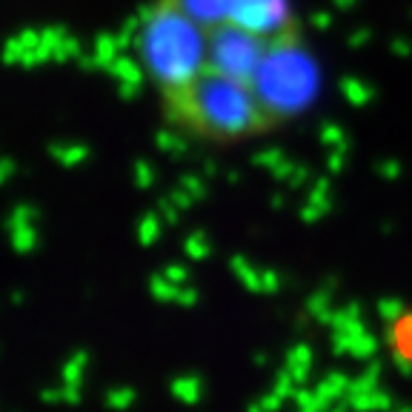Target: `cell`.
<instances>
[{
  "mask_svg": "<svg viewBox=\"0 0 412 412\" xmlns=\"http://www.w3.org/2000/svg\"><path fill=\"white\" fill-rule=\"evenodd\" d=\"M164 115L169 126L203 141H244L272 126L249 84L224 78L212 69L183 92L164 95Z\"/></svg>",
  "mask_w": 412,
  "mask_h": 412,
  "instance_id": "6da1fadb",
  "label": "cell"
},
{
  "mask_svg": "<svg viewBox=\"0 0 412 412\" xmlns=\"http://www.w3.org/2000/svg\"><path fill=\"white\" fill-rule=\"evenodd\" d=\"M132 49L161 95L189 89L210 69V32L166 0H155L141 9Z\"/></svg>",
  "mask_w": 412,
  "mask_h": 412,
  "instance_id": "7a4b0ae2",
  "label": "cell"
},
{
  "mask_svg": "<svg viewBox=\"0 0 412 412\" xmlns=\"http://www.w3.org/2000/svg\"><path fill=\"white\" fill-rule=\"evenodd\" d=\"M324 75L321 63L301 32L269 40L266 57L252 81L263 112L272 123H284L307 115L321 98Z\"/></svg>",
  "mask_w": 412,
  "mask_h": 412,
  "instance_id": "3957f363",
  "label": "cell"
},
{
  "mask_svg": "<svg viewBox=\"0 0 412 412\" xmlns=\"http://www.w3.org/2000/svg\"><path fill=\"white\" fill-rule=\"evenodd\" d=\"M266 49H269V40L235 23H224L210 32V69L224 78L252 86L258 69L266 57Z\"/></svg>",
  "mask_w": 412,
  "mask_h": 412,
  "instance_id": "277c9868",
  "label": "cell"
},
{
  "mask_svg": "<svg viewBox=\"0 0 412 412\" xmlns=\"http://www.w3.org/2000/svg\"><path fill=\"white\" fill-rule=\"evenodd\" d=\"M229 23L263 40H278V38L301 32L292 0H232Z\"/></svg>",
  "mask_w": 412,
  "mask_h": 412,
  "instance_id": "5b68a950",
  "label": "cell"
},
{
  "mask_svg": "<svg viewBox=\"0 0 412 412\" xmlns=\"http://www.w3.org/2000/svg\"><path fill=\"white\" fill-rule=\"evenodd\" d=\"M332 353L335 355H350L355 361H370L378 353V338L367 329L364 321L341 324L332 329Z\"/></svg>",
  "mask_w": 412,
  "mask_h": 412,
  "instance_id": "8992f818",
  "label": "cell"
},
{
  "mask_svg": "<svg viewBox=\"0 0 412 412\" xmlns=\"http://www.w3.org/2000/svg\"><path fill=\"white\" fill-rule=\"evenodd\" d=\"M166 4H172L181 15H186L206 32L229 23L232 15V0H166Z\"/></svg>",
  "mask_w": 412,
  "mask_h": 412,
  "instance_id": "52a82bcc",
  "label": "cell"
},
{
  "mask_svg": "<svg viewBox=\"0 0 412 412\" xmlns=\"http://www.w3.org/2000/svg\"><path fill=\"white\" fill-rule=\"evenodd\" d=\"M229 269L235 278L255 295H275L281 290V275L272 272V269H258L246 255H232Z\"/></svg>",
  "mask_w": 412,
  "mask_h": 412,
  "instance_id": "ba28073f",
  "label": "cell"
},
{
  "mask_svg": "<svg viewBox=\"0 0 412 412\" xmlns=\"http://www.w3.org/2000/svg\"><path fill=\"white\" fill-rule=\"evenodd\" d=\"M329 212H332V181L329 178H318V181H312L309 198L301 206V221L304 224H318Z\"/></svg>",
  "mask_w": 412,
  "mask_h": 412,
  "instance_id": "9c48e42d",
  "label": "cell"
},
{
  "mask_svg": "<svg viewBox=\"0 0 412 412\" xmlns=\"http://www.w3.org/2000/svg\"><path fill=\"white\" fill-rule=\"evenodd\" d=\"M149 292H152V298H155V301H161V304H178V307H195V304H198V298H200V292H198L192 284H189V287H178V284L166 281L161 272H158V275H152V281H149Z\"/></svg>",
  "mask_w": 412,
  "mask_h": 412,
  "instance_id": "30bf717a",
  "label": "cell"
},
{
  "mask_svg": "<svg viewBox=\"0 0 412 412\" xmlns=\"http://www.w3.org/2000/svg\"><path fill=\"white\" fill-rule=\"evenodd\" d=\"M109 69H112V75L120 81V95L126 101L141 95V84H144V69H141V63L132 60V57H126V55H118Z\"/></svg>",
  "mask_w": 412,
  "mask_h": 412,
  "instance_id": "8fae6325",
  "label": "cell"
},
{
  "mask_svg": "<svg viewBox=\"0 0 412 412\" xmlns=\"http://www.w3.org/2000/svg\"><path fill=\"white\" fill-rule=\"evenodd\" d=\"M312 364H315V355H312V347L309 343H295V347L287 353V358H284V370L304 387L307 384V378H309V372H312Z\"/></svg>",
  "mask_w": 412,
  "mask_h": 412,
  "instance_id": "7c38bea8",
  "label": "cell"
},
{
  "mask_svg": "<svg viewBox=\"0 0 412 412\" xmlns=\"http://www.w3.org/2000/svg\"><path fill=\"white\" fill-rule=\"evenodd\" d=\"M169 389H172V395L181 401V404H198L200 398H203V378L200 375H195V372H183V375H178V378H172V384H169Z\"/></svg>",
  "mask_w": 412,
  "mask_h": 412,
  "instance_id": "4fadbf2b",
  "label": "cell"
},
{
  "mask_svg": "<svg viewBox=\"0 0 412 412\" xmlns=\"http://www.w3.org/2000/svg\"><path fill=\"white\" fill-rule=\"evenodd\" d=\"M347 404L355 412H384L392 406V398L378 387V389H367V392H350Z\"/></svg>",
  "mask_w": 412,
  "mask_h": 412,
  "instance_id": "5bb4252c",
  "label": "cell"
},
{
  "mask_svg": "<svg viewBox=\"0 0 412 412\" xmlns=\"http://www.w3.org/2000/svg\"><path fill=\"white\" fill-rule=\"evenodd\" d=\"M350 384H353L350 375H343V372H329V375H324V378L315 384V389H318V395H321L324 401L338 404L341 398L350 395Z\"/></svg>",
  "mask_w": 412,
  "mask_h": 412,
  "instance_id": "9a60e30c",
  "label": "cell"
},
{
  "mask_svg": "<svg viewBox=\"0 0 412 412\" xmlns=\"http://www.w3.org/2000/svg\"><path fill=\"white\" fill-rule=\"evenodd\" d=\"M155 147L169 158H183L189 152V141H186V135L181 129H158Z\"/></svg>",
  "mask_w": 412,
  "mask_h": 412,
  "instance_id": "2e32d148",
  "label": "cell"
},
{
  "mask_svg": "<svg viewBox=\"0 0 412 412\" xmlns=\"http://www.w3.org/2000/svg\"><path fill=\"white\" fill-rule=\"evenodd\" d=\"M341 95L350 106H367V103L375 101V89L361 78H343L341 81Z\"/></svg>",
  "mask_w": 412,
  "mask_h": 412,
  "instance_id": "e0dca14e",
  "label": "cell"
},
{
  "mask_svg": "<svg viewBox=\"0 0 412 412\" xmlns=\"http://www.w3.org/2000/svg\"><path fill=\"white\" fill-rule=\"evenodd\" d=\"M183 252L189 261H206L212 258V241L203 229H192L186 238H183Z\"/></svg>",
  "mask_w": 412,
  "mask_h": 412,
  "instance_id": "ac0fdd59",
  "label": "cell"
},
{
  "mask_svg": "<svg viewBox=\"0 0 412 412\" xmlns=\"http://www.w3.org/2000/svg\"><path fill=\"white\" fill-rule=\"evenodd\" d=\"M164 218L158 212H147L141 221H137V241H141V246H155L164 235Z\"/></svg>",
  "mask_w": 412,
  "mask_h": 412,
  "instance_id": "d6986e66",
  "label": "cell"
},
{
  "mask_svg": "<svg viewBox=\"0 0 412 412\" xmlns=\"http://www.w3.org/2000/svg\"><path fill=\"white\" fill-rule=\"evenodd\" d=\"M290 161H292V158H290L287 152H281V149H261V152H255V155H252V164H255V166H261V169H266L272 178L278 175V172H281Z\"/></svg>",
  "mask_w": 412,
  "mask_h": 412,
  "instance_id": "ffe728a7",
  "label": "cell"
},
{
  "mask_svg": "<svg viewBox=\"0 0 412 412\" xmlns=\"http://www.w3.org/2000/svg\"><path fill=\"white\" fill-rule=\"evenodd\" d=\"M178 186H181L195 203H200V200L210 198V181H206L200 172H186V175H181V178H178Z\"/></svg>",
  "mask_w": 412,
  "mask_h": 412,
  "instance_id": "44dd1931",
  "label": "cell"
},
{
  "mask_svg": "<svg viewBox=\"0 0 412 412\" xmlns=\"http://www.w3.org/2000/svg\"><path fill=\"white\" fill-rule=\"evenodd\" d=\"M318 141H321L329 152H332V149H347V147H350L343 126H338V123H332V120H326V123L318 126Z\"/></svg>",
  "mask_w": 412,
  "mask_h": 412,
  "instance_id": "7402d4cb",
  "label": "cell"
},
{
  "mask_svg": "<svg viewBox=\"0 0 412 412\" xmlns=\"http://www.w3.org/2000/svg\"><path fill=\"white\" fill-rule=\"evenodd\" d=\"M292 401H295L298 412H326V409L332 406L329 401H324V398L318 395V389H315V387H312V389L298 387V392L292 395Z\"/></svg>",
  "mask_w": 412,
  "mask_h": 412,
  "instance_id": "603a6c76",
  "label": "cell"
},
{
  "mask_svg": "<svg viewBox=\"0 0 412 412\" xmlns=\"http://www.w3.org/2000/svg\"><path fill=\"white\" fill-rule=\"evenodd\" d=\"M332 309H335V307H332V292H329V290H321V292H315V295L307 301V315L315 318L318 324H324V321L329 318Z\"/></svg>",
  "mask_w": 412,
  "mask_h": 412,
  "instance_id": "cb8c5ba5",
  "label": "cell"
},
{
  "mask_svg": "<svg viewBox=\"0 0 412 412\" xmlns=\"http://www.w3.org/2000/svg\"><path fill=\"white\" fill-rule=\"evenodd\" d=\"M381 387V364L372 361L370 367H364V372L358 378H353L350 392H367V389H378Z\"/></svg>",
  "mask_w": 412,
  "mask_h": 412,
  "instance_id": "d4e9b609",
  "label": "cell"
},
{
  "mask_svg": "<svg viewBox=\"0 0 412 412\" xmlns=\"http://www.w3.org/2000/svg\"><path fill=\"white\" fill-rule=\"evenodd\" d=\"M378 315H381V321H387V324H398V321L406 315V304H404L401 298H381V301H378Z\"/></svg>",
  "mask_w": 412,
  "mask_h": 412,
  "instance_id": "484cf974",
  "label": "cell"
},
{
  "mask_svg": "<svg viewBox=\"0 0 412 412\" xmlns=\"http://www.w3.org/2000/svg\"><path fill=\"white\" fill-rule=\"evenodd\" d=\"M298 387H301V384H298V381H295V378H292V375H290L287 370H281L278 375H275L272 392H275V395H281V398L287 401V398H292V395L298 392Z\"/></svg>",
  "mask_w": 412,
  "mask_h": 412,
  "instance_id": "4316f807",
  "label": "cell"
},
{
  "mask_svg": "<svg viewBox=\"0 0 412 412\" xmlns=\"http://www.w3.org/2000/svg\"><path fill=\"white\" fill-rule=\"evenodd\" d=\"M161 275L166 281H172V284H178V287H189V269L183 266V263H166L164 269H161Z\"/></svg>",
  "mask_w": 412,
  "mask_h": 412,
  "instance_id": "83f0119b",
  "label": "cell"
},
{
  "mask_svg": "<svg viewBox=\"0 0 412 412\" xmlns=\"http://www.w3.org/2000/svg\"><path fill=\"white\" fill-rule=\"evenodd\" d=\"M135 183L141 189H152L155 183V169L149 161H135Z\"/></svg>",
  "mask_w": 412,
  "mask_h": 412,
  "instance_id": "f1b7e54d",
  "label": "cell"
},
{
  "mask_svg": "<svg viewBox=\"0 0 412 412\" xmlns=\"http://www.w3.org/2000/svg\"><path fill=\"white\" fill-rule=\"evenodd\" d=\"M158 215H161V218H164V224H169V227L181 224V218H183V212H181L178 206L169 200V195H166V198H161V203H158Z\"/></svg>",
  "mask_w": 412,
  "mask_h": 412,
  "instance_id": "f546056e",
  "label": "cell"
},
{
  "mask_svg": "<svg viewBox=\"0 0 412 412\" xmlns=\"http://www.w3.org/2000/svg\"><path fill=\"white\" fill-rule=\"evenodd\" d=\"M375 169H378V175H381L384 181H389V183L398 181L401 172H404V169H401V161H395V158H384V161H378Z\"/></svg>",
  "mask_w": 412,
  "mask_h": 412,
  "instance_id": "4dcf8cb0",
  "label": "cell"
},
{
  "mask_svg": "<svg viewBox=\"0 0 412 412\" xmlns=\"http://www.w3.org/2000/svg\"><path fill=\"white\" fill-rule=\"evenodd\" d=\"M281 406H284V398L275 395V392H269V395H263L258 404H252L249 412H275V409H281Z\"/></svg>",
  "mask_w": 412,
  "mask_h": 412,
  "instance_id": "1f68e13d",
  "label": "cell"
},
{
  "mask_svg": "<svg viewBox=\"0 0 412 412\" xmlns=\"http://www.w3.org/2000/svg\"><path fill=\"white\" fill-rule=\"evenodd\" d=\"M307 183H312V169H309L307 164H298L295 172H292V178L287 181V186H290V189H301V186H307Z\"/></svg>",
  "mask_w": 412,
  "mask_h": 412,
  "instance_id": "d6a6232c",
  "label": "cell"
},
{
  "mask_svg": "<svg viewBox=\"0 0 412 412\" xmlns=\"http://www.w3.org/2000/svg\"><path fill=\"white\" fill-rule=\"evenodd\" d=\"M109 404L118 406V409L132 406V404H135V389H132V387H120V389H115V392L109 395Z\"/></svg>",
  "mask_w": 412,
  "mask_h": 412,
  "instance_id": "836d02e7",
  "label": "cell"
},
{
  "mask_svg": "<svg viewBox=\"0 0 412 412\" xmlns=\"http://www.w3.org/2000/svg\"><path fill=\"white\" fill-rule=\"evenodd\" d=\"M343 166H347V149H332L326 158V169L332 175H338V172H343Z\"/></svg>",
  "mask_w": 412,
  "mask_h": 412,
  "instance_id": "e575fe53",
  "label": "cell"
},
{
  "mask_svg": "<svg viewBox=\"0 0 412 412\" xmlns=\"http://www.w3.org/2000/svg\"><path fill=\"white\" fill-rule=\"evenodd\" d=\"M169 200H172V203L178 206V210H181V212H189V210H192V206H195V200H192V198H189V195H186V192H183L181 186H175V189L169 192Z\"/></svg>",
  "mask_w": 412,
  "mask_h": 412,
  "instance_id": "d590c367",
  "label": "cell"
},
{
  "mask_svg": "<svg viewBox=\"0 0 412 412\" xmlns=\"http://www.w3.org/2000/svg\"><path fill=\"white\" fill-rule=\"evenodd\" d=\"M389 52L398 55V57H412V40H406V38H395V40L389 43Z\"/></svg>",
  "mask_w": 412,
  "mask_h": 412,
  "instance_id": "8d00e7d4",
  "label": "cell"
},
{
  "mask_svg": "<svg viewBox=\"0 0 412 412\" xmlns=\"http://www.w3.org/2000/svg\"><path fill=\"white\" fill-rule=\"evenodd\" d=\"M370 40H372V32L370 29H355L350 35V49H364Z\"/></svg>",
  "mask_w": 412,
  "mask_h": 412,
  "instance_id": "74e56055",
  "label": "cell"
},
{
  "mask_svg": "<svg viewBox=\"0 0 412 412\" xmlns=\"http://www.w3.org/2000/svg\"><path fill=\"white\" fill-rule=\"evenodd\" d=\"M309 23H312L315 29H321V32H329V29H332V15H326V12H315V15L309 18Z\"/></svg>",
  "mask_w": 412,
  "mask_h": 412,
  "instance_id": "f35d334b",
  "label": "cell"
},
{
  "mask_svg": "<svg viewBox=\"0 0 412 412\" xmlns=\"http://www.w3.org/2000/svg\"><path fill=\"white\" fill-rule=\"evenodd\" d=\"M200 175H203L206 181L215 178V175H218V164H215V161H203V164H200Z\"/></svg>",
  "mask_w": 412,
  "mask_h": 412,
  "instance_id": "ab89813d",
  "label": "cell"
},
{
  "mask_svg": "<svg viewBox=\"0 0 412 412\" xmlns=\"http://www.w3.org/2000/svg\"><path fill=\"white\" fill-rule=\"evenodd\" d=\"M284 203H287L284 195H272V198H269V206H272V210H284Z\"/></svg>",
  "mask_w": 412,
  "mask_h": 412,
  "instance_id": "60d3db41",
  "label": "cell"
},
{
  "mask_svg": "<svg viewBox=\"0 0 412 412\" xmlns=\"http://www.w3.org/2000/svg\"><path fill=\"white\" fill-rule=\"evenodd\" d=\"M332 4H335L338 9H353V6H355V0H332Z\"/></svg>",
  "mask_w": 412,
  "mask_h": 412,
  "instance_id": "b9f144b4",
  "label": "cell"
},
{
  "mask_svg": "<svg viewBox=\"0 0 412 412\" xmlns=\"http://www.w3.org/2000/svg\"><path fill=\"white\" fill-rule=\"evenodd\" d=\"M329 412H350V404L343 401V404H335V406H329Z\"/></svg>",
  "mask_w": 412,
  "mask_h": 412,
  "instance_id": "7bdbcfd3",
  "label": "cell"
},
{
  "mask_svg": "<svg viewBox=\"0 0 412 412\" xmlns=\"http://www.w3.org/2000/svg\"><path fill=\"white\" fill-rule=\"evenodd\" d=\"M255 364L258 367H266V355H255Z\"/></svg>",
  "mask_w": 412,
  "mask_h": 412,
  "instance_id": "ee69618b",
  "label": "cell"
},
{
  "mask_svg": "<svg viewBox=\"0 0 412 412\" xmlns=\"http://www.w3.org/2000/svg\"><path fill=\"white\" fill-rule=\"evenodd\" d=\"M398 412H412V409H409V406H406V409H398Z\"/></svg>",
  "mask_w": 412,
  "mask_h": 412,
  "instance_id": "f6af8a7d",
  "label": "cell"
}]
</instances>
